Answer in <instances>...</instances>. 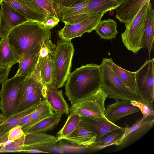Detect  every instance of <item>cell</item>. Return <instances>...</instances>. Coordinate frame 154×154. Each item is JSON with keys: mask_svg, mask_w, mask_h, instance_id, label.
<instances>
[{"mask_svg": "<svg viewBox=\"0 0 154 154\" xmlns=\"http://www.w3.org/2000/svg\"><path fill=\"white\" fill-rule=\"evenodd\" d=\"M51 29L38 21L27 20L14 28L7 37L17 62L39 44L51 40Z\"/></svg>", "mask_w": 154, "mask_h": 154, "instance_id": "6da1fadb", "label": "cell"}, {"mask_svg": "<svg viewBox=\"0 0 154 154\" xmlns=\"http://www.w3.org/2000/svg\"><path fill=\"white\" fill-rule=\"evenodd\" d=\"M101 85L100 65L87 64L70 73L65 84V94L72 106Z\"/></svg>", "mask_w": 154, "mask_h": 154, "instance_id": "7a4b0ae2", "label": "cell"}, {"mask_svg": "<svg viewBox=\"0 0 154 154\" xmlns=\"http://www.w3.org/2000/svg\"><path fill=\"white\" fill-rule=\"evenodd\" d=\"M71 40L58 39L51 56L53 70V82L59 88L62 87L70 73L74 55Z\"/></svg>", "mask_w": 154, "mask_h": 154, "instance_id": "3957f363", "label": "cell"}, {"mask_svg": "<svg viewBox=\"0 0 154 154\" xmlns=\"http://www.w3.org/2000/svg\"><path fill=\"white\" fill-rule=\"evenodd\" d=\"M111 58H103L100 65L101 87L108 97L116 101L141 99L139 95L130 90L112 70L111 66Z\"/></svg>", "mask_w": 154, "mask_h": 154, "instance_id": "277c9868", "label": "cell"}, {"mask_svg": "<svg viewBox=\"0 0 154 154\" xmlns=\"http://www.w3.org/2000/svg\"><path fill=\"white\" fill-rule=\"evenodd\" d=\"M150 3L148 1L144 3L131 24L121 34L124 45L135 54L143 48L145 22Z\"/></svg>", "mask_w": 154, "mask_h": 154, "instance_id": "5b68a950", "label": "cell"}, {"mask_svg": "<svg viewBox=\"0 0 154 154\" xmlns=\"http://www.w3.org/2000/svg\"><path fill=\"white\" fill-rule=\"evenodd\" d=\"M46 100L45 85L39 75L33 73L31 76L26 77L24 81L15 113L38 105Z\"/></svg>", "mask_w": 154, "mask_h": 154, "instance_id": "8992f818", "label": "cell"}, {"mask_svg": "<svg viewBox=\"0 0 154 154\" xmlns=\"http://www.w3.org/2000/svg\"><path fill=\"white\" fill-rule=\"evenodd\" d=\"M25 78L21 75L14 76L2 84L0 91V109L6 119L15 113Z\"/></svg>", "mask_w": 154, "mask_h": 154, "instance_id": "52a82bcc", "label": "cell"}, {"mask_svg": "<svg viewBox=\"0 0 154 154\" xmlns=\"http://www.w3.org/2000/svg\"><path fill=\"white\" fill-rule=\"evenodd\" d=\"M107 96L101 87L80 100L69 108L81 117L106 118L105 102Z\"/></svg>", "mask_w": 154, "mask_h": 154, "instance_id": "ba28073f", "label": "cell"}, {"mask_svg": "<svg viewBox=\"0 0 154 154\" xmlns=\"http://www.w3.org/2000/svg\"><path fill=\"white\" fill-rule=\"evenodd\" d=\"M154 58L146 60L136 72L138 93L141 99L153 102L154 100Z\"/></svg>", "mask_w": 154, "mask_h": 154, "instance_id": "9c48e42d", "label": "cell"}, {"mask_svg": "<svg viewBox=\"0 0 154 154\" xmlns=\"http://www.w3.org/2000/svg\"><path fill=\"white\" fill-rule=\"evenodd\" d=\"M126 0H91L76 15L62 20L64 23L79 22L94 15L117 9Z\"/></svg>", "mask_w": 154, "mask_h": 154, "instance_id": "30bf717a", "label": "cell"}, {"mask_svg": "<svg viewBox=\"0 0 154 154\" xmlns=\"http://www.w3.org/2000/svg\"><path fill=\"white\" fill-rule=\"evenodd\" d=\"M105 14L91 16L82 21L73 23H65L64 27L57 32L60 39L71 40L72 38L81 37L85 32L95 30Z\"/></svg>", "mask_w": 154, "mask_h": 154, "instance_id": "8fae6325", "label": "cell"}, {"mask_svg": "<svg viewBox=\"0 0 154 154\" xmlns=\"http://www.w3.org/2000/svg\"><path fill=\"white\" fill-rule=\"evenodd\" d=\"M154 116L138 119L131 126L125 124L122 128L121 144L122 148L133 144L146 134L153 127Z\"/></svg>", "mask_w": 154, "mask_h": 154, "instance_id": "7c38bea8", "label": "cell"}, {"mask_svg": "<svg viewBox=\"0 0 154 154\" xmlns=\"http://www.w3.org/2000/svg\"><path fill=\"white\" fill-rule=\"evenodd\" d=\"M0 37H7L15 27L27 20L8 3L0 1Z\"/></svg>", "mask_w": 154, "mask_h": 154, "instance_id": "4fadbf2b", "label": "cell"}, {"mask_svg": "<svg viewBox=\"0 0 154 154\" xmlns=\"http://www.w3.org/2000/svg\"><path fill=\"white\" fill-rule=\"evenodd\" d=\"M8 3L28 20L42 23L49 14L36 4L23 0H0Z\"/></svg>", "mask_w": 154, "mask_h": 154, "instance_id": "5bb4252c", "label": "cell"}, {"mask_svg": "<svg viewBox=\"0 0 154 154\" xmlns=\"http://www.w3.org/2000/svg\"><path fill=\"white\" fill-rule=\"evenodd\" d=\"M96 134L82 120L75 129L63 139L79 146L88 148L95 143Z\"/></svg>", "mask_w": 154, "mask_h": 154, "instance_id": "9a60e30c", "label": "cell"}, {"mask_svg": "<svg viewBox=\"0 0 154 154\" xmlns=\"http://www.w3.org/2000/svg\"><path fill=\"white\" fill-rule=\"evenodd\" d=\"M140 111L139 108L132 105L130 100H119L106 106L105 115L108 120L115 123L125 116Z\"/></svg>", "mask_w": 154, "mask_h": 154, "instance_id": "2e32d148", "label": "cell"}, {"mask_svg": "<svg viewBox=\"0 0 154 154\" xmlns=\"http://www.w3.org/2000/svg\"><path fill=\"white\" fill-rule=\"evenodd\" d=\"M151 0H126L116 9L115 17L125 27L129 26L144 3Z\"/></svg>", "mask_w": 154, "mask_h": 154, "instance_id": "e0dca14e", "label": "cell"}, {"mask_svg": "<svg viewBox=\"0 0 154 154\" xmlns=\"http://www.w3.org/2000/svg\"><path fill=\"white\" fill-rule=\"evenodd\" d=\"M44 85L46 99L53 111L62 114H68L69 105L64 98L62 91L58 89L53 82Z\"/></svg>", "mask_w": 154, "mask_h": 154, "instance_id": "ac0fdd59", "label": "cell"}, {"mask_svg": "<svg viewBox=\"0 0 154 154\" xmlns=\"http://www.w3.org/2000/svg\"><path fill=\"white\" fill-rule=\"evenodd\" d=\"M81 119L96 134V142L109 133L122 128L111 122L106 118L81 117Z\"/></svg>", "mask_w": 154, "mask_h": 154, "instance_id": "d6986e66", "label": "cell"}, {"mask_svg": "<svg viewBox=\"0 0 154 154\" xmlns=\"http://www.w3.org/2000/svg\"><path fill=\"white\" fill-rule=\"evenodd\" d=\"M43 43L38 45L18 62V69L15 76L21 75L26 78L31 76L37 64L39 52Z\"/></svg>", "mask_w": 154, "mask_h": 154, "instance_id": "ffe728a7", "label": "cell"}, {"mask_svg": "<svg viewBox=\"0 0 154 154\" xmlns=\"http://www.w3.org/2000/svg\"><path fill=\"white\" fill-rule=\"evenodd\" d=\"M24 145L23 150L36 149L48 145L57 143V137L45 132H32L25 134Z\"/></svg>", "mask_w": 154, "mask_h": 154, "instance_id": "44dd1931", "label": "cell"}, {"mask_svg": "<svg viewBox=\"0 0 154 154\" xmlns=\"http://www.w3.org/2000/svg\"><path fill=\"white\" fill-rule=\"evenodd\" d=\"M54 112L47 100L38 105L36 109L32 112L29 120L21 127L24 134L36 124L53 116Z\"/></svg>", "mask_w": 154, "mask_h": 154, "instance_id": "7402d4cb", "label": "cell"}, {"mask_svg": "<svg viewBox=\"0 0 154 154\" xmlns=\"http://www.w3.org/2000/svg\"><path fill=\"white\" fill-rule=\"evenodd\" d=\"M152 4L150 2L147 13L145 25L143 48H146L149 59L151 51L153 50L154 38V14Z\"/></svg>", "mask_w": 154, "mask_h": 154, "instance_id": "603a6c76", "label": "cell"}, {"mask_svg": "<svg viewBox=\"0 0 154 154\" xmlns=\"http://www.w3.org/2000/svg\"><path fill=\"white\" fill-rule=\"evenodd\" d=\"M37 73L44 85L53 82V70L51 56L39 58L36 67L34 71Z\"/></svg>", "mask_w": 154, "mask_h": 154, "instance_id": "cb8c5ba5", "label": "cell"}, {"mask_svg": "<svg viewBox=\"0 0 154 154\" xmlns=\"http://www.w3.org/2000/svg\"><path fill=\"white\" fill-rule=\"evenodd\" d=\"M111 67L123 83L131 91L138 94L136 82V72L127 70L115 64L110 59Z\"/></svg>", "mask_w": 154, "mask_h": 154, "instance_id": "d4e9b609", "label": "cell"}, {"mask_svg": "<svg viewBox=\"0 0 154 154\" xmlns=\"http://www.w3.org/2000/svg\"><path fill=\"white\" fill-rule=\"evenodd\" d=\"M122 128L106 134L100 140L89 146L90 149L93 151H97L112 145H120L121 144V139L122 136Z\"/></svg>", "mask_w": 154, "mask_h": 154, "instance_id": "484cf974", "label": "cell"}, {"mask_svg": "<svg viewBox=\"0 0 154 154\" xmlns=\"http://www.w3.org/2000/svg\"><path fill=\"white\" fill-rule=\"evenodd\" d=\"M117 24L116 21L111 18L103 20L100 22L95 30L100 39L111 40L116 38L119 33Z\"/></svg>", "mask_w": 154, "mask_h": 154, "instance_id": "4316f807", "label": "cell"}, {"mask_svg": "<svg viewBox=\"0 0 154 154\" xmlns=\"http://www.w3.org/2000/svg\"><path fill=\"white\" fill-rule=\"evenodd\" d=\"M62 114L54 112L53 116L39 122L32 126L25 134L32 132H45L54 129L59 124Z\"/></svg>", "mask_w": 154, "mask_h": 154, "instance_id": "83f0119b", "label": "cell"}, {"mask_svg": "<svg viewBox=\"0 0 154 154\" xmlns=\"http://www.w3.org/2000/svg\"><path fill=\"white\" fill-rule=\"evenodd\" d=\"M38 105H35L23 111L14 113L0 125V137L8 133L12 128L18 125L25 116L34 112Z\"/></svg>", "mask_w": 154, "mask_h": 154, "instance_id": "f1b7e54d", "label": "cell"}, {"mask_svg": "<svg viewBox=\"0 0 154 154\" xmlns=\"http://www.w3.org/2000/svg\"><path fill=\"white\" fill-rule=\"evenodd\" d=\"M10 48L8 37L1 38L0 41V66L11 68L17 63Z\"/></svg>", "mask_w": 154, "mask_h": 154, "instance_id": "f546056e", "label": "cell"}, {"mask_svg": "<svg viewBox=\"0 0 154 154\" xmlns=\"http://www.w3.org/2000/svg\"><path fill=\"white\" fill-rule=\"evenodd\" d=\"M70 112L65 124L57 134L59 141L71 134L76 128L81 120L79 114L74 112Z\"/></svg>", "mask_w": 154, "mask_h": 154, "instance_id": "4dcf8cb0", "label": "cell"}, {"mask_svg": "<svg viewBox=\"0 0 154 154\" xmlns=\"http://www.w3.org/2000/svg\"><path fill=\"white\" fill-rule=\"evenodd\" d=\"M91 0H82L75 4L64 8L57 12L61 20L76 15Z\"/></svg>", "mask_w": 154, "mask_h": 154, "instance_id": "1f68e13d", "label": "cell"}, {"mask_svg": "<svg viewBox=\"0 0 154 154\" xmlns=\"http://www.w3.org/2000/svg\"><path fill=\"white\" fill-rule=\"evenodd\" d=\"M130 102L132 105L139 108L143 115V117L154 116L153 102H148L141 99L134 100Z\"/></svg>", "mask_w": 154, "mask_h": 154, "instance_id": "d6a6232c", "label": "cell"}, {"mask_svg": "<svg viewBox=\"0 0 154 154\" xmlns=\"http://www.w3.org/2000/svg\"><path fill=\"white\" fill-rule=\"evenodd\" d=\"M25 134L12 143L4 147H1L0 153L7 152H21L24 145Z\"/></svg>", "mask_w": 154, "mask_h": 154, "instance_id": "836d02e7", "label": "cell"}, {"mask_svg": "<svg viewBox=\"0 0 154 154\" xmlns=\"http://www.w3.org/2000/svg\"><path fill=\"white\" fill-rule=\"evenodd\" d=\"M38 5L49 14L58 16L53 0H32Z\"/></svg>", "mask_w": 154, "mask_h": 154, "instance_id": "e575fe53", "label": "cell"}, {"mask_svg": "<svg viewBox=\"0 0 154 154\" xmlns=\"http://www.w3.org/2000/svg\"><path fill=\"white\" fill-rule=\"evenodd\" d=\"M60 21V19L58 16L54 14H50L41 23L45 28L51 29L57 25Z\"/></svg>", "mask_w": 154, "mask_h": 154, "instance_id": "d590c367", "label": "cell"}, {"mask_svg": "<svg viewBox=\"0 0 154 154\" xmlns=\"http://www.w3.org/2000/svg\"><path fill=\"white\" fill-rule=\"evenodd\" d=\"M82 0H53L56 12L69 7Z\"/></svg>", "mask_w": 154, "mask_h": 154, "instance_id": "8d00e7d4", "label": "cell"}, {"mask_svg": "<svg viewBox=\"0 0 154 154\" xmlns=\"http://www.w3.org/2000/svg\"><path fill=\"white\" fill-rule=\"evenodd\" d=\"M24 133L21 127L17 125L11 128L8 132V140L14 141L21 137Z\"/></svg>", "mask_w": 154, "mask_h": 154, "instance_id": "74e56055", "label": "cell"}, {"mask_svg": "<svg viewBox=\"0 0 154 154\" xmlns=\"http://www.w3.org/2000/svg\"><path fill=\"white\" fill-rule=\"evenodd\" d=\"M10 68L0 66V83L1 84L8 79Z\"/></svg>", "mask_w": 154, "mask_h": 154, "instance_id": "f35d334b", "label": "cell"}, {"mask_svg": "<svg viewBox=\"0 0 154 154\" xmlns=\"http://www.w3.org/2000/svg\"><path fill=\"white\" fill-rule=\"evenodd\" d=\"M32 112L23 117L20 122L18 125L22 127L31 118Z\"/></svg>", "mask_w": 154, "mask_h": 154, "instance_id": "ab89813d", "label": "cell"}, {"mask_svg": "<svg viewBox=\"0 0 154 154\" xmlns=\"http://www.w3.org/2000/svg\"><path fill=\"white\" fill-rule=\"evenodd\" d=\"M21 152L25 153H43L42 151L35 149H29L24 150H22Z\"/></svg>", "mask_w": 154, "mask_h": 154, "instance_id": "60d3db41", "label": "cell"}, {"mask_svg": "<svg viewBox=\"0 0 154 154\" xmlns=\"http://www.w3.org/2000/svg\"><path fill=\"white\" fill-rule=\"evenodd\" d=\"M8 134L7 133L0 137V143H5L8 140Z\"/></svg>", "mask_w": 154, "mask_h": 154, "instance_id": "b9f144b4", "label": "cell"}, {"mask_svg": "<svg viewBox=\"0 0 154 154\" xmlns=\"http://www.w3.org/2000/svg\"><path fill=\"white\" fill-rule=\"evenodd\" d=\"M6 119L5 117L2 113L0 114V125L6 120Z\"/></svg>", "mask_w": 154, "mask_h": 154, "instance_id": "7bdbcfd3", "label": "cell"}, {"mask_svg": "<svg viewBox=\"0 0 154 154\" xmlns=\"http://www.w3.org/2000/svg\"><path fill=\"white\" fill-rule=\"evenodd\" d=\"M26 2H29V3L35 4L33 1L32 0H23Z\"/></svg>", "mask_w": 154, "mask_h": 154, "instance_id": "ee69618b", "label": "cell"}, {"mask_svg": "<svg viewBox=\"0 0 154 154\" xmlns=\"http://www.w3.org/2000/svg\"><path fill=\"white\" fill-rule=\"evenodd\" d=\"M4 143H0V147H1Z\"/></svg>", "mask_w": 154, "mask_h": 154, "instance_id": "f6af8a7d", "label": "cell"}]
</instances>
